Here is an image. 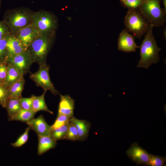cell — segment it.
Wrapping results in <instances>:
<instances>
[{
	"label": "cell",
	"mask_w": 166,
	"mask_h": 166,
	"mask_svg": "<svg viewBox=\"0 0 166 166\" xmlns=\"http://www.w3.org/2000/svg\"><path fill=\"white\" fill-rule=\"evenodd\" d=\"M25 80L24 77L15 83L8 87L10 97L19 98L22 97V92L24 89Z\"/></svg>",
	"instance_id": "obj_20"
},
{
	"label": "cell",
	"mask_w": 166,
	"mask_h": 166,
	"mask_svg": "<svg viewBox=\"0 0 166 166\" xmlns=\"http://www.w3.org/2000/svg\"><path fill=\"white\" fill-rule=\"evenodd\" d=\"M6 109L8 117L11 116L17 112L22 109L19 98L10 97Z\"/></svg>",
	"instance_id": "obj_21"
},
{
	"label": "cell",
	"mask_w": 166,
	"mask_h": 166,
	"mask_svg": "<svg viewBox=\"0 0 166 166\" xmlns=\"http://www.w3.org/2000/svg\"><path fill=\"white\" fill-rule=\"evenodd\" d=\"M161 0H141L138 11L153 27L162 26L166 21V14L160 7Z\"/></svg>",
	"instance_id": "obj_4"
},
{
	"label": "cell",
	"mask_w": 166,
	"mask_h": 166,
	"mask_svg": "<svg viewBox=\"0 0 166 166\" xmlns=\"http://www.w3.org/2000/svg\"><path fill=\"white\" fill-rule=\"evenodd\" d=\"M8 37L0 40V62H6L8 56L7 48Z\"/></svg>",
	"instance_id": "obj_27"
},
{
	"label": "cell",
	"mask_w": 166,
	"mask_h": 166,
	"mask_svg": "<svg viewBox=\"0 0 166 166\" xmlns=\"http://www.w3.org/2000/svg\"><path fill=\"white\" fill-rule=\"evenodd\" d=\"M47 91L44 90L43 93L39 96L31 95L33 98L32 110L35 113L40 111H46L53 114V112L49 110L45 100V96Z\"/></svg>",
	"instance_id": "obj_18"
},
{
	"label": "cell",
	"mask_w": 166,
	"mask_h": 166,
	"mask_svg": "<svg viewBox=\"0 0 166 166\" xmlns=\"http://www.w3.org/2000/svg\"><path fill=\"white\" fill-rule=\"evenodd\" d=\"M125 29L138 39H141L147 31L149 24L136 8H129L124 20Z\"/></svg>",
	"instance_id": "obj_5"
},
{
	"label": "cell",
	"mask_w": 166,
	"mask_h": 166,
	"mask_svg": "<svg viewBox=\"0 0 166 166\" xmlns=\"http://www.w3.org/2000/svg\"><path fill=\"white\" fill-rule=\"evenodd\" d=\"M75 126L78 134V140L84 141L88 137L91 127V123L85 120H79L73 116L70 120Z\"/></svg>",
	"instance_id": "obj_14"
},
{
	"label": "cell",
	"mask_w": 166,
	"mask_h": 166,
	"mask_svg": "<svg viewBox=\"0 0 166 166\" xmlns=\"http://www.w3.org/2000/svg\"><path fill=\"white\" fill-rule=\"evenodd\" d=\"M121 4L124 7L136 9L140 5L141 0H120Z\"/></svg>",
	"instance_id": "obj_29"
},
{
	"label": "cell",
	"mask_w": 166,
	"mask_h": 166,
	"mask_svg": "<svg viewBox=\"0 0 166 166\" xmlns=\"http://www.w3.org/2000/svg\"><path fill=\"white\" fill-rule=\"evenodd\" d=\"M69 123L51 130L50 135L56 141L64 139L67 132Z\"/></svg>",
	"instance_id": "obj_22"
},
{
	"label": "cell",
	"mask_w": 166,
	"mask_h": 166,
	"mask_svg": "<svg viewBox=\"0 0 166 166\" xmlns=\"http://www.w3.org/2000/svg\"><path fill=\"white\" fill-rule=\"evenodd\" d=\"M64 140L72 141L78 140V136L77 129L74 125L69 122L66 135Z\"/></svg>",
	"instance_id": "obj_24"
},
{
	"label": "cell",
	"mask_w": 166,
	"mask_h": 166,
	"mask_svg": "<svg viewBox=\"0 0 166 166\" xmlns=\"http://www.w3.org/2000/svg\"><path fill=\"white\" fill-rule=\"evenodd\" d=\"M10 97L8 87L0 84V105L3 108H6Z\"/></svg>",
	"instance_id": "obj_23"
},
{
	"label": "cell",
	"mask_w": 166,
	"mask_h": 166,
	"mask_svg": "<svg viewBox=\"0 0 166 166\" xmlns=\"http://www.w3.org/2000/svg\"><path fill=\"white\" fill-rule=\"evenodd\" d=\"M38 154L41 156L49 150L55 148L56 141L50 135H38Z\"/></svg>",
	"instance_id": "obj_15"
},
{
	"label": "cell",
	"mask_w": 166,
	"mask_h": 166,
	"mask_svg": "<svg viewBox=\"0 0 166 166\" xmlns=\"http://www.w3.org/2000/svg\"><path fill=\"white\" fill-rule=\"evenodd\" d=\"M40 35L30 24L18 30L14 35L27 48L31 43Z\"/></svg>",
	"instance_id": "obj_11"
},
{
	"label": "cell",
	"mask_w": 166,
	"mask_h": 166,
	"mask_svg": "<svg viewBox=\"0 0 166 166\" xmlns=\"http://www.w3.org/2000/svg\"><path fill=\"white\" fill-rule=\"evenodd\" d=\"M118 49L125 52H135L139 47L135 42L133 37L125 29L119 34L118 40Z\"/></svg>",
	"instance_id": "obj_10"
},
{
	"label": "cell",
	"mask_w": 166,
	"mask_h": 166,
	"mask_svg": "<svg viewBox=\"0 0 166 166\" xmlns=\"http://www.w3.org/2000/svg\"><path fill=\"white\" fill-rule=\"evenodd\" d=\"M1 0H0V8L1 6Z\"/></svg>",
	"instance_id": "obj_34"
},
{
	"label": "cell",
	"mask_w": 166,
	"mask_h": 166,
	"mask_svg": "<svg viewBox=\"0 0 166 166\" xmlns=\"http://www.w3.org/2000/svg\"><path fill=\"white\" fill-rule=\"evenodd\" d=\"M56 33L40 34L30 44L27 49L33 62L46 63V58L54 42Z\"/></svg>",
	"instance_id": "obj_2"
},
{
	"label": "cell",
	"mask_w": 166,
	"mask_h": 166,
	"mask_svg": "<svg viewBox=\"0 0 166 166\" xmlns=\"http://www.w3.org/2000/svg\"><path fill=\"white\" fill-rule=\"evenodd\" d=\"M153 27L149 25L140 45V58L137 65L138 68L147 69L152 64H156L159 61V52L161 49L158 46L153 35Z\"/></svg>",
	"instance_id": "obj_1"
},
{
	"label": "cell",
	"mask_w": 166,
	"mask_h": 166,
	"mask_svg": "<svg viewBox=\"0 0 166 166\" xmlns=\"http://www.w3.org/2000/svg\"><path fill=\"white\" fill-rule=\"evenodd\" d=\"M34 11L29 8L20 7L7 10L3 21L12 35L21 29L31 23Z\"/></svg>",
	"instance_id": "obj_3"
},
{
	"label": "cell",
	"mask_w": 166,
	"mask_h": 166,
	"mask_svg": "<svg viewBox=\"0 0 166 166\" xmlns=\"http://www.w3.org/2000/svg\"><path fill=\"white\" fill-rule=\"evenodd\" d=\"M31 130L30 128L28 126L26 129L24 133L21 135L14 143L11 144L14 147H20L24 144L27 141L29 137V132Z\"/></svg>",
	"instance_id": "obj_28"
},
{
	"label": "cell",
	"mask_w": 166,
	"mask_h": 166,
	"mask_svg": "<svg viewBox=\"0 0 166 166\" xmlns=\"http://www.w3.org/2000/svg\"><path fill=\"white\" fill-rule=\"evenodd\" d=\"M7 65L6 62H0V84H4L7 73Z\"/></svg>",
	"instance_id": "obj_32"
},
{
	"label": "cell",
	"mask_w": 166,
	"mask_h": 166,
	"mask_svg": "<svg viewBox=\"0 0 166 166\" xmlns=\"http://www.w3.org/2000/svg\"><path fill=\"white\" fill-rule=\"evenodd\" d=\"M23 76L15 67L7 64L6 75L4 85L8 87L18 81Z\"/></svg>",
	"instance_id": "obj_17"
},
{
	"label": "cell",
	"mask_w": 166,
	"mask_h": 166,
	"mask_svg": "<svg viewBox=\"0 0 166 166\" xmlns=\"http://www.w3.org/2000/svg\"><path fill=\"white\" fill-rule=\"evenodd\" d=\"M19 101L22 109L32 110L33 98L32 96L28 98L21 97L19 98Z\"/></svg>",
	"instance_id": "obj_30"
},
{
	"label": "cell",
	"mask_w": 166,
	"mask_h": 166,
	"mask_svg": "<svg viewBox=\"0 0 166 166\" xmlns=\"http://www.w3.org/2000/svg\"><path fill=\"white\" fill-rule=\"evenodd\" d=\"M10 30L5 22L0 20V40L11 35Z\"/></svg>",
	"instance_id": "obj_31"
},
{
	"label": "cell",
	"mask_w": 166,
	"mask_h": 166,
	"mask_svg": "<svg viewBox=\"0 0 166 166\" xmlns=\"http://www.w3.org/2000/svg\"><path fill=\"white\" fill-rule=\"evenodd\" d=\"M164 6V10L166 13V0H162Z\"/></svg>",
	"instance_id": "obj_33"
},
{
	"label": "cell",
	"mask_w": 166,
	"mask_h": 166,
	"mask_svg": "<svg viewBox=\"0 0 166 166\" xmlns=\"http://www.w3.org/2000/svg\"><path fill=\"white\" fill-rule=\"evenodd\" d=\"M26 123L37 135H50L51 126L47 123L43 116L41 115L36 118H34Z\"/></svg>",
	"instance_id": "obj_12"
},
{
	"label": "cell",
	"mask_w": 166,
	"mask_h": 166,
	"mask_svg": "<svg viewBox=\"0 0 166 166\" xmlns=\"http://www.w3.org/2000/svg\"><path fill=\"white\" fill-rule=\"evenodd\" d=\"M36 113L32 110L21 109L13 115L8 117V121H17L26 123L34 118Z\"/></svg>",
	"instance_id": "obj_19"
},
{
	"label": "cell",
	"mask_w": 166,
	"mask_h": 166,
	"mask_svg": "<svg viewBox=\"0 0 166 166\" xmlns=\"http://www.w3.org/2000/svg\"><path fill=\"white\" fill-rule=\"evenodd\" d=\"M126 153L131 160L137 165H147L150 154L136 142L132 144Z\"/></svg>",
	"instance_id": "obj_9"
},
{
	"label": "cell",
	"mask_w": 166,
	"mask_h": 166,
	"mask_svg": "<svg viewBox=\"0 0 166 166\" xmlns=\"http://www.w3.org/2000/svg\"><path fill=\"white\" fill-rule=\"evenodd\" d=\"M70 118L64 115L58 114L54 122L51 126V130L69 123Z\"/></svg>",
	"instance_id": "obj_26"
},
{
	"label": "cell",
	"mask_w": 166,
	"mask_h": 166,
	"mask_svg": "<svg viewBox=\"0 0 166 166\" xmlns=\"http://www.w3.org/2000/svg\"><path fill=\"white\" fill-rule=\"evenodd\" d=\"M166 161V156H161L158 155L150 154L148 166H164V163Z\"/></svg>",
	"instance_id": "obj_25"
},
{
	"label": "cell",
	"mask_w": 166,
	"mask_h": 166,
	"mask_svg": "<svg viewBox=\"0 0 166 166\" xmlns=\"http://www.w3.org/2000/svg\"><path fill=\"white\" fill-rule=\"evenodd\" d=\"M39 65L38 70L34 73H30V78L37 86L42 87L44 90H49L55 96L60 94V92L55 89L50 80L49 74V65L46 63Z\"/></svg>",
	"instance_id": "obj_7"
},
{
	"label": "cell",
	"mask_w": 166,
	"mask_h": 166,
	"mask_svg": "<svg viewBox=\"0 0 166 166\" xmlns=\"http://www.w3.org/2000/svg\"><path fill=\"white\" fill-rule=\"evenodd\" d=\"M7 48L8 53V57L22 53L27 49L18 38L12 35L8 38Z\"/></svg>",
	"instance_id": "obj_16"
},
{
	"label": "cell",
	"mask_w": 166,
	"mask_h": 166,
	"mask_svg": "<svg viewBox=\"0 0 166 166\" xmlns=\"http://www.w3.org/2000/svg\"><path fill=\"white\" fill-rule=\"evenodd\" d=\"M6 62L15 67L23 76L30 72L33 63L27 49L19 54L8 56Z\"/></svg>",
	"instance_id": "obj_8"
},
{
	"label": "cell",
	"mask_w": 166,
	"mask_h": 166,
	"mask_svg": "<svg viewBox=\"0 0 166 166\" xmlns=\"http://www.w3.org/2000/svg\"><path fill=\"white\" fill-rule=\"evenodd\" d=\"M75 101L69 95H60L58 114L66 115L71 118L73 115Z\"/></svg>",
	"instance_id": "obj_13"
},
{
	"label": "cell",
	"mask_w": 166,
	"mask_h": 166,
	"mask_svg": "<svg viewBox=\"0 0 166 166\" xmlns=\"http://www.w3.org/2000/svg\"><path fill=\"white\" fill-rule=\"evenodd\" d=\"M31 24L40 34L56 33L58 25L56 16L52 13L44 10L34 12Z\"/></svg>",
	"instance_id": "obj_6"
}]
</instances>
